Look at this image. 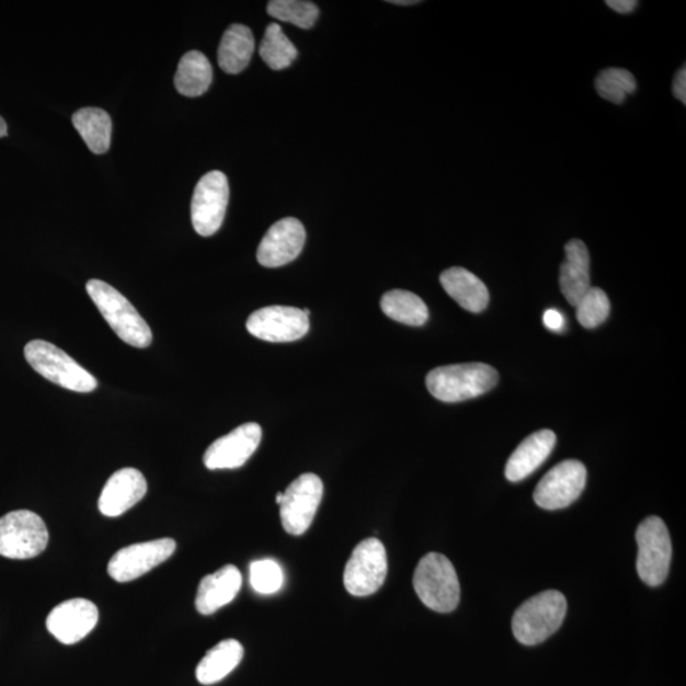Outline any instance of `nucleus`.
I'll list each match as a JSON object with an SVG mask.
<instances>
[{"label": "nucleus", "instance_id": "nucleus-31", "mask_svg": "<svg viewBox=\"0 0 686 686\" xmlns=\"http://www.w3.org/2000/svg\"><path fill=\"white\" fill-rule=\"evenodd\" d=\"M251 585L263 595L275 594L284 585V572L273 560L253 562L250 568Z\"/></svg>", "mask_w": 686, "mask_h": 686}, {"label": "nucleus", "instance_id": "nucleus-3", "mask_svg": "<svg viewBox=\"0 0 686 686\" xmlns=\"http://www.w3.org/2000/svg\"><path fill=\"white\" fill-rule=\"evenodd\" d=\"M568 613V602L556 590L533 596L518 608L513 618V632L518 642L536 645L557 632Z\"/></svg>", "mask_w": 686, "mask_h": 686}, {"label": "nucleus", "instance_id": "nucleus-7", "mask_svg": "<svg viewBox=\"0 0 686 686\" xmlns=\"http://www.w3.org/2000/svg\"><path fill=\"white\" fill-rule=\"evenodd\" d=\"M49 545V531L37 514L18 510L0 517V556L11 560H30Z\"/></svg>", "mask_w": 686, "mask_h": 686}, {"label": "nucleus", "instance_id": "nucleus-17", "mask_svg": "<svg viewBox=\"0 0 686 686\" xmlns=\"http://www.w3.org/2000/svg\"><path fill=\"white\" fill-rule=\"evenodd\" d=\"M148 483L140 470L123 468L117 470L103 487L99 501L102 515L122 516L146 496Z\"/></svg>", "mask_w": 686, "mask_h": 686}, {"label": "nucleus", "instance_id": "nucleus-4", "mask_svg": "<svg viewBox=\"0 0 686 686\" xmlns=\"http://www.w3.org/2000/svg\"><path fill=\"white\" fill-rule=\"evenodd\" d=\"M414 592L428 609L450 613L460 602V584L453 563L441 553L421 558L413 574Z\"/></svg>", "mask_w": 686, "mask_h": 686}, {"label": "nucleus", "instance_id": "nucleus-34", "mask_svg": "<svg viewBox=\"0 0 686 686\" xmlns=\"http://www.w3.org/2000/svg\"><path fill=\"white\" fill-rule=\"evenodd\" d=\"M606 5L620 14H628L636 10L638 2L636 0H608Z\"/></svg>", "mask_w": 686, "mask_h": 686}, {"label": "nucleus", "instance_id": "nucleus-6", "mask_svg": "<svg viewBox=\"0 0 686 686\" xmlns=\"http://www.w3.org/2000/svg\"><path fill=\"white\" fill-rule=\"evenodd\" d=\"M638 545L637 572L645 585L664 584L672 564L673 546L664 521L645 518L636 533Z\"/></svg>", "mask_w": 686, "mask_h": 686}, {"label": "nucleus", "instance_id": "nucleus-37", "mask_svg": "<svg viewBox=\"0 0 686 686\" xmlns=\"http://www.w3.org/2000/svg\"><path fill=\"white\" fill-rule=\"evenodd\" d=\"M282 501H283V492H278L276 494V502H277L278 505H281Z\"/></svg>", "mask_w": 686, "mask_h": 686}, {"label": "nucleus", "instance_id": "nucleus-18", "mask_svg": "<svg viewBox=\"0 0 686 686\" xmlns=\"http://www.w3.org/2000/svg\"><path fill=\"white\" fill-rule=\"evenodd\" d=\"M242 573L233 564L225 565L213 574H207L198 585L196 609L203 616H211L222 606L236 599L241 592Z\"/></svg>", "mask_w": 686, "mask_h": 686}, {"label": "nucleus", "instance_id": "nucleus-24", "mask_svg": "<svg viewBox=\"0 0 686 686\" xmlns=\"http://www.w3.org/2000/svg\"><path fill=\"white\" fill-rule=\"evenodd\" d=\"M213 82V68L209 59L201 52L183 55L174 76L175 90L186 98L203 95Z\"/></svg>", "mask_w": 686, "mask_h": 686}, {"label": "nucleus", "instance_id": "nucleus-20", "mask_svg": "<svg viewBox=\"0 0 686 686\" xmlns=\"http://www.w3.org/2000/svg\"><path fill=\"white\" fill-rule=\"evenodd\" d=\"M565 260L561 266L560 286L571 306L576 307L590 287V253L580 239H572L564 247Z\"/></svg>", "mask_w": 686, "mask_h": 686}, {"label": "nucleus", "instance_id": "nucleus-33", "mask_svg": "<svg viewBox=\"0 0 686 686\" xmlns=\"http://www.w3.org/2000/svg\"><path fill=\"white\" fill-rule=\"evenodd\" d=\"M673 92L677 100L682 101L685 105L686 103V69L683 67L679 71H677L676 77L674 79Z\"/></svg>", "mask_w": 686, "mask_h": 686}, {"label": "nucleus", "instance_id": "nucleus-26", "mask_svg": "<svg viewBox=\"0 0 686 686\" xmlns=\"http://www.w3.org/2000/svg\"><path fill=\"white\" fill-rule=\"evenodd\" d=\"M380 307L387 317L407 325H424L428 319L425 301L411 291L390 290L382 295Z\"/></svg>", "mask_w": 686, "mask_h": 686}, {"label": "nucleus", "instance_id": "nucleus-15", "mask_svg": "<svg viewBox=\"0 0 686 686\" xmlns=\"http://www.w3.org/2000/svg\"><path fill=\"white\" fill-rule=\"evenodd\" d=\"M306 228L298 219L285 218L267 230L258 250L260 265L276 268L299 256L306 244Z\"/></svg>", "mask_w": 686, "mask_h": 686}, {"label": "nucleus", "instance_id": "nucleus-21", "mask_svg": "<svg viewBox=\"0 0 686 686\" xmlns=\"http://www.w3.org/2000/svg\"><path fill=\"white\" fill-rule=\"evenodd\" d=\"M441 283L444 290L470 313H481L489 306V289L481 278L466 268L445 270L441 275Z\"/></svg>", "mask_w": 686, "mask_h": 686}, {"label": "nucleus", "instance_id": "nucleus-32", "mask_svg": "<svg viewBox=\"0 0 686 686\" xmlns=\"http://www.w3.org/2000/svg\"><path fill=\"white\" fill-rule=\"evenodd\" d=\"M544 322L548 330L561 332L564 325V318L558 310L549 309L544 316Z\"/></svg>", "mask_w": 686, "mask_h": 686}, {"label": "nucleus", "instance_id": "nucleus-11", "mask_svg": "<svg viewBox=\"0 0 686 686\" xmlns=\"http://www.w3.org/2000/svg\"><path fill=\"white\" fill-rule=\"evenodd\" d=\"M587 470L579 460H564L541 478L534 501L545 510H560L573 504L584 491Z\"/></svg>", "mask_w": 686, "mask_h": 686}, {"label": "nucleus", "instance_id": "nucleus-14", "mask_svg": "<svg viewBox=\"0 0 686 686\" xmlns=\"http://www.w3.org/2000/svg\"><path fill=\"white\" fill-rule=\"evenodd\" d=\"M262 428L256 422H249L214 442L204 454L207 469H236L245 465L258 450Z\"/></svg>", "mask_w": 686, "mask_h": 686}, {"label": "nucleus", "instance_id": "nucleus-16", "mask_svg": "<svg viewBox=\"0 0 686 686\" xmlns=\"http://www.w3.org/2000/svg\"><path fill=\"white\" fill-rule=\"evenodd\" d=\"M99 618L98 606L78 597L55 606L46 619V627L59 642L75 644L92 632Z\"/></svg>", "mask_w": 686, "mask_h": 686}, {"label": "nucleus", "instance_id": "nucleus-8", "mask_svg": "<svg viewBox=\"0 0 686 686\" xmlns=\"http://www.w3.org/2000/svg\"><path fill=\"white\" fill-rule=\"evenodd\" d=\"M388 573L386 547L377 538L362 541L354 549L343 573V584L351 595L370 596L385 584Z\"/></svg>", "mask_w": 686, "mask_h": 686}, {"label": "nucleus", "instance_id": "nucleus-29", "mask_svg": "<svg viewBox=\"0 0 686 686\" xmlns=\"http://www.w3.org/2000/svg\"><path fill=\"white\" fill-rule=\"evenodd\" d=\"M267 13L278 21L309 30L316 25L319 10L315 3L307 0H273L267 4Z\"/></svg>", "mask_w": 686, "mask_h": 686}, {"label": "nucleus", "instance_id": "nucleus-25", "mask_svg": "<svg viewBox=\"0 0 686 686\" xmlns=\"http://www.w3.org/2000/svg\"><path fill=\"white\" fill-rule=\"evenodd\" d=\"M73 125L94 155L106 153L113 134V122L106 111L93 107L79 110L73 115Z\"/></svg>", "mask_w": 686, "mask_h": 686}, {"label": "nucleus", "instance_id": "nucleus-35", "mask_svg": "<svg viewBox=\"0 0 686 686\" xmlns=\"http://www.w3.org/2000/svg\"><path fill=\"white\" fill-rule=\"evenodd\" d=\"M396 5H413V4H419L420 2H418V0H392V2H389Z\"/></svg>", "mask_w": 686, "mask_h": 686}, {"label": "nucleus", "instance_id": "nucleus-22", "mask_svg": "<svg viewBox=\"0 0 686 686\" xmlns=\"http://www.w3.org/2000/svg\"><path fill=\"white\" fill-rule=\"evenodd\" d=\"M254 37L244 25H231L222 35L219 50V67L228 75L241 73L252 59Z\"/></svg>", "mask_w": 686, "mask_h": 686}, {"label": "nucleus", "instance_id": "nucleus-5", "mask_svg": "<svg viewBox=\"0 0 686 686\" xmlns=\"http://www.w3.org/2000/svg\"><path fill=\"white\" fill-rule=\"evenodd\" d=\"M25 357L32 369L54 385L78 393H91L99 387L98 379L90 371L50 342H28Z\"/></svg>", "mask_w": 686, "mask_h": 686}, {"label": "nucleus", "instance_id": "nucleus-2", "mask_svg": "<svg viewBox=\"0 0 686 686\" xmlns=\"http://www.w3.org/2000/svg\"><path fill=\"white\" fill-rule=\"evenodd\" d=\"M87 293L99 308L111 329L127 345L146 348L153 341V333L137 309L115 287L101 281L87 283Z\"/></svg>", "mask_w": 686, "mask_h": 686}, {"label": "nucleus", "instance_id": "nucleus-23", "mask_svg": "<svg viewBox=\"0 0 686 686\" xmlns=\"http://www.w3.org/2000/svg\"><path fill=\"white\" fill-rule=\"evenodd\" d=\"M243 645L236 640L221 641L207 651L196 667L197 681L204 685L219 683L241 664Z\"/></svg>", "mask_w": 686, "mask_h": 686}, {"label": "nucleus", "instance_id": "nucleus-1", "mask_svg": "<svg viewBox=\"0 0 686 686\" xmlns=\"http://www.w3.org/2000/svg\"><path fill=\"white\" fill-rule=\"evenodd\" d=\"M499 381V373L483 363H468L441 366L431 370L426 377L428 392L436 400L457 403L473 400L494 387Z\"/></svg>", "mask_w": 686, "mask_h": 686}, {"label": "nucleus", "instance_id": "nucleus-9", "mask_svg": "<svg viewBox=\"0 0 686 686\" xmlns=\"http://www.w3.org/2000/svg\"><path fill=\"white\" fill-rule=\"evenodd\" d=\"M323 482L313 473L301 475L283 493L281 516L283 528L290 536H302L312 525L323 499Z\"/></svg>", "mask_w": 686, "mask_h": 686}, {"label": "nucleus", "instance_id": "nucleus-30", "mask_svg": "<svg viewBox=\"0 0 686 686\" xmlns=\"http://www.w3.org/2000/svg\"><path fill=\"white\" fill-rule=\"evenodd\" d=\"M576 308L579 322L585 329H596L608 319L610 301L608 295L599 287H590Z\"/></svg>", "mask_w": 686, "mask_h": 686}, {"label": "nucleus", "instance_id": "nucleus-12", "mask_svg": "<svg viewBox=\"0 0 686 686\" xmlns=\"http://www.w3.org/2000/svg\"><path fill=\"white\" fill-rule=\"evenodd\" d=\"M309 325L305 310L284 306L261 308L247 319L245 324L252 336L276 343L305 338Z\"/></svg>", "mask_w": 686, "mask_h": 686}, {"label": "nucleus", "instance_id": "nucleus-19", "mask_svg": "<svg viewBox=\"0 0 686 686\" xmlns=\"http://www.w3.org/2000/svg\"><path fill=\"white\" fill-rule=\"evenodd\" d=\"M556 434L550 430H540L525 438L510 457L505 475L510 482H521L544 465L556 445Z\"/></svg>", "mask_w": 686, "mask_h": 686}, {"label": "nucleus", "instance_id": "nucleus-36", "mask_svg": "<svg viewBox=\"0 0 686 686\" xmlns=\"http://www.w3.org/2000/svg\"><path fill=\"white\" fill-rule=\"evenodd\" d=\"M7 134H8L7 124L4 122V118L0 116V138L7 137Z\"/></svg>", "mask_w": 686, "mask_h": 686}, {"label": "nucleus", "instance_id": "nucleus-28", "mask_svg": "<svg viewBox=\"0 0 686 686\" xmlns=\"http://www.w3.org/2000/svg\"><path fill=\"white\" fill-rule=\"evenodd\" d=\"M595 90L602 99L620 105L629 94L636 92L637 82L634 76L629 70L608 68L597 75Z\"/></svg>", "mask_w": 686, "mask_h": 686}, {"label": "nucleus", "instance_id": "nucleus-13", "mask_svg": "<svg viewBox=\"0 0 686 686\" xmlns=\"http://www.w3.org/2000/svg\"><path fill=\"white\" fill-rule=\"evenodd\" d=\"M175 541L171 538L146 541L119 549L111 558L108 574L117 582H130L162 564L172 557Z\"/></svg>", "mask_w": 686, "mask_h": 686}, {"label": "nucleus", "instance_id": "nucleus-27", "mask_svg": "<svg viewBox=\"0 0 686 686\" xmlns=\"http://www.w3.org/2000/svg\"><path fill=\"white\" fill-rule=\"evenodd\" d=\"M260 55L263 61L273 70H283L290 67L298 58L297 47L284 34L282 26L271 23L263 36Z\"/></svg>", "mask_w": 686, "mask_h": 686}, {"label": "nucleus", "instance_id": "nucleus-10", "mask_svg": "<svg viewBox=\"0 0 686 686\" xmlns=\"http://www.w3.org/2000/svg\"><path fill=\"white\" fill-rule=\"evenodd\" d=\"M228 203L227 175L220 171L206 173L198 181L191 203V219L196 233L202 237L217 233L225 221Z\"/></svg>", "mask_w": 686, "mask_h": 686}]
</instances>
